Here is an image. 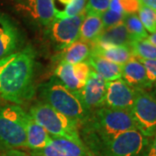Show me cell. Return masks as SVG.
<instances>
[{
  "instance_id": "cell-1",
  "label": "cell",
  "mask_w": 156,
  "mask_h": 156,
  "mask_svg": "<svg viewBox=\"0 0 156 156\" xmlns=\"http://www.w3.org/2000/svg\"><path fill=\"white\" fill-rule=\"evenodd\" d=\"M36 52L28 44L0 59V96L15 105L24 103L34 95Z\"/></svg>"
},
{
  "instance_id": "cell-2",
  "label": "cell",
  "mask_w": 156,
  "mask_h": 156,
  "mask_svg": "<svg viewBox=\"0 0 156 156\" xmlns=\"http://www.w3.org/2000/svg\"><path fill=\"white\" fill-rule=\"evenodd\" d=\"M149 140L134 129L102 139L84 137L83 143L92 155L146 156Z\"/></svg>"
},
{
  "instance_id": "cell-3",
  "label": "cell",
  "mask_w": 156,
  "mask_h": 156,
  "mask_svg": "<svg viewBox=\"0 0 156 156\" xmlns=\"http://www.w3.org/2000/svg\"><path fill=\"white\" fill-rule=\"evenodd\" d=\"M40 94L44 103L72 120L78 126H82L91 114L83 104L77 93L67 89L56 76L41 85Z\"/></svg>"
},
{
  "instance_id": "cell-4",
  "label": "cell",
  "mask_w": 156,
  "mask_h": 156,
  "mask_svg": "<svg viewBox=\"0 0 156 156\" xmlns=\"http://www.w3.org/2000/svg\"><path fill=\"white\" fill-rule=\"evenodd\" d=\"M83 137L108 138L129 130L137 129L130 112L101 107L91 112L82 125Z\"/></svg>"
},
{
  "instance_id": "cell-5",
  "label": "cell",
  "mask_w": 156,
  "mask_h": 156,
  "mask_svg": "<svg viewBox=\"0 0 156 156\" xmlns=\"http://www.w3.org/2000/svg\"><path fill=\"white\" fill-rule=\"evenodd\" d=\"M50 136L72 140L79 145L85 146L78 130V125L52 107L44 102H37L31 107L30 114Z\"/></svg>"
},
{
  "instance_id": "cell-6",
  "label": "cell",
  "mask_w": 156,
  "mask_h": 156,
  "mask_svg": "<svg viewBox=\"0 0 156 156\" xmlns=\"http://www.w3.org/2000/svg\"><path fill=\"white\" fill-rule=\"evenodd\" d=\"M26 115L18 105L0 108V145L9 149L27 147Z\"/></svg>"
},
{
  "instance_id": "cell-7",
  "label": "cell",
  "mask_w": 156,
  "mask_h": 156,
  "mask_svg": "<svg viewBox=\"0 0 156 156\" xmlns=\"http://www.w3.org/2000/svg\"><path fill=\"white\" fill-rule=\"evenodd\" d=\"M130 114L137 130L147 138L156 134V98L147 90H135Z\"/></svg>"
},
{
  "instance_id": "cell-8",
  "label": "cell",
  "mask_w": 156,
  "mask_h": 156,
  "mask_svg": "<svg viewBox=\"0 0 156 156\" xmlns=\"http://www.w3.org/2000/svg\"><path fill=\"white\" fill-rule=\"evenodd\" d=\"M86 17L83 11L76 17L57 18L50 24L51 37L61 48L64 49L79 39L82 23Z\"/></svg>"
},
{
  "instance_id": "cell-9",
  "label": "cell",
  "mask_w": 156,
  "mask_h": 156,
  "mask_svg": "<svg viewBox=\"0 0 156 156\" xmlns=\"http://www.w3.org/2000/svg\"><path fill=\"white\" fill-rule=\"evenodd\" d=\"M23 40L22 30L16 21L0 11V59L18 51Z\"/></svg>"
},
{
  "instance_id": "cell-10",
  "label": "cell",
  "mask_w": 156,
  "mask_h": 156,
  "mask_svg": "<svg viewBox=\"0 0 156 156\" xmlns=\"http://www.w3.org/2000/svg\"><path fill=\"white\" fill-rule=\"evenodd\" d=\"M135 90L129 87L122 78L107 82L104 107L118 110H131L134 104Z\"/></svg>"
},
{
  "instance_id": "cell-11",
  "label": "cell",
  "mask_w": 156,
  "mask_h": 156,
  "mask_svg": "<svg viewBox=\"0 0 156 156\" xmlns=\"http://www.w3.org/2000/svg\"><path fill=\"white\" fill-rule=\"evenodd\" d=\"M106 90V81L92 70L88 81L77 95L85 108L92 112L99 108L104 107Z\"/></svg>"
},
{
  "instance_id": "cell-12",
  "label": "cell",
  "mask_w": 156,
  "mask_h": 156,
  "mask_svg": "<svg viewBox=\"0 0 156 156\" xmlns=\"http://www.w3.org/2000/svg\"><path fill=\"white\" fill-rule=\"evenodd\" d=\"M17 8L33 21L46 27H50L56 16L53 0H17Z\"/></svg>"
},
{
  "instance_id": "cell-13",
  "label": "cell",
  "mask_w": 156,
  "mask_h": 156,
  "mask_svg": "<svg viewBox=\"0 0 156 156\" xmlns=\"http://www.w3.org/2000/svg\"><path fill=\"white\" fill-rule=\"evenodd\" d=\"M33 156H93L86 146L72 140L51 136L50 142L43 149L32 152Z\"/></svg>"
},
{
  "instance_id": "cell-14",
  "label": "cell",
  "mask_w": 156,
  "mask_h": 156,
  "mask_svg": "<svg viewBox=\"0 0 156 156\" xmlns=\"http://www.w3.org/2000/svg\"><path fill=\"white\" fill-rule=\"evenodd\" d=\"M121 78L134 90H147L153 87L143 64L134 57L122 65Z\"/></svg>"
},
{
  "instance_id": "cell-15",
  "label": "cell",
  "mask_w": 156,
  "mask_h": 156,
  "mask_svg": "<svg viewBox=\"0 0 156 156\" xmlns=\"http://www.w3.org/2000/svg\"><path fill=\"white\" fill-rule=\"evenodd\" d=\"M132 38L128 33L125 24L122 23L111 28L105 29L98 37L91 44V47L107 48L114 46L129 45Z\"/></svg>"
},
{
  "instance_id": "cell-16",
  "label": "cell",
  "mask_w": 156,
  "mask_h": 156,
  "mask_svg": "<svg viewBox=\"0 0 156 156\" xmlns=\"http://www.w3.org/2000/svg\"><path fill=\"white\" fill-rule=\"evenodd\" d=\"M25 131L27 139V148L37 151L43 149L51 140L49 133L37 123L29 114L25 118Z\"/></svg>"
},
{
  "instance_id": "cell-17",
  "label": "cell",
  "mask_w": 156,
  "mask_h": 156,
  "mask_svg": "<svg viewBox=\"0 0 156 156\" xmlns=\"http://www.w3.org/2000/svg\"><path fill=\"white\" fill-rule=\"evenodd\" d=\"M87 62L92 69L106 82H111L122 77V65L108 61L94 54H90Z\"/></svg>"
},
{
  "instance_id": "cell-18",
  "label": "cell",
  "mask_w": 156,
  "mask_h": 156,
  "mask_svg": "<svg viewBox=\"0 0 156 156\" xmlns=\"http://www.w3.org/2000/svg\"><path fill=\"white\" fill-rule=\"evenodd\" d=\"M91 54L99 56L108 61H110L120 65L125 64L134 57L129 45L114 46V47H107V48L91 47Z\"/></svg>"
},
{
  "instance_id": "cell-19",
  "label": "cell",
  "mask_w": 156,
  "mask_h": 156,
  "mask_svg": "<svg viewBox=\"0 0 156 156\" xmlns=\"http://www.w3.org/2000/svg\"><path fill=\"white\" fill-rule=\"evenodd\" d=\"M90 54L91 45L78 39L63 49L61 54V62L74 65L87 60Z\"/></svg>"
},
{
  "instance_id": "cell-20",
  "label": "cell",
  "mask_w": 156,
  "mask_h": 156,
  "mask_svg": "<svg viewBox=\"0 0 156 156\" xmlns=\"http://www.w3.org/2000/svg\"><path fill=\"white\" fill-rule=\"evenodd\" d=\"M104 30L101 16L88 14L82 23L79 40L91 44Z\"/></svg>"
},
{
  "instance_id": "cell-21",
  "label": "cell",
  "mask_w": 156,
  "mask_h": 156,
  "mask_svg": "<svg viewBox=\"0 0 156 156\" xmlns=\"http://www.w3.org/2000/svg\"><path fill=\"white\" fill-rule=\"evenodd\" d=\"M55 74H56V77L67 89L72 92L78 93L84 86L76 77L72 64L60 62V63L56 67Z\"/></svg>"
},
{
  "instance_id": "cell-22",
  "label": "cell",
  "mask_w": 156,
  "mask_h": 156,
  "mask_svg": "<svg viewBox=\"0 0 156 156\" xmlns=\"http://www.w3.org/2000/svg\"><path fill=\"white\" fill-rule=\"evenodd\" d=\"M133 56L141 60H154L156 59V47L147 39L132 40L129 44Z\"/></svg>"
},
{
  "instance_id": "cell-23",
  "label": "cell",
  "mask_w": 156,
  "mask_h": 156,
  "mask_svg": "<svg viewBox=\"0 0 156 156\" xmlns=\"http://www.w3.org/2000/svg\"><path fill=\"white\" fill-rule=\"evenodd\" d=\"M123 23L125 24L132 40L146 39L148 37V33L142 25L137 13L126 15Z\"/></svg>"
},
{
  "instance_id": "cell-24",
  "label": "cell",
  "mask_w": 156,
  "mask_h": 156,
  "mask_svg": "<svg viewBox=\"0 0 156 156\" xmlns=\"http://www.w3.org/2000/svg\"><path fill=\"white\" fill-rule=\"evenodd\" d=\"M141 3L140 0H110L109 10L124 15L136 14Z\"/></svg>"
},
{
  "instance_id": "cell-25",
  "label": "cell",
  "mask_w": 156,
  "mask_h": 156,
  "mask_svg": "<svg viewBox=\"0 0 156 156\" xmlns=\"http://www.w3.org/2000/svg\"><path fill=\"white\" fill-rule=\"evenodd\" d=\"M140 22L147 31L153 34L156 32V11L147 8L144 5H140L137 12Z\"/></svg>"
},
{
  "instance_id": "cell-26",
  "label": "cell",
  "mask_w": 156,
  "mask_h": 156,
  "mask_svg": "<svg viewBox=\"0 0 156 156\" xmlns=\"http://www.w3.org/2000/svg\"><path fill=\"white\" fill-rule=\"evenodd\" d=\"M88 0H72L65 9L62 11L56 10V16L57 18H65V17H76L83 13L85 10V6Z\"/></svg>"
},
{
  "instance_id": "cell-27",
  "label": "cell",
  "mask_w": 156,
  "mask_h": 156,
  "mask_svg": "<svg viewBox=\"0 0 156 156\" xmlns=\"http://www.w3.org/2000/svg\"><path fill=\"white\" fill-rule=\"evenodd\" d=\"M125 16L126 15L111 11L109 9L107 10L105 12H103L101 15V22H102V24H103L104 30L105 29L111 28V27H114L115 25H118V24L123 23Z\"/></svg>"
},
{
  "instance_id": "cell-28",
  "label": "cell",
  "mask_w": 156,
  "mask_h": 156,
  "mask_svg": "<svg viewBox=\"0 0 156 156\" xmlns=\"http://www.w3.org/2000/svg\"><path fill=\"white\" fill-rule=\"evenodd\" d=\"M110 0H88L85 6L86 15H98L101 16L103 12H105L109 8Z\"/></svg>"
},
{
  "instance_id": "cell-29",
  "label": "cell",
  "mask_w": 156,
  "mask_h": 156,
  "mask_svg": "<svg viewBox=\"0 0 156 156\" xmlns=\"http://www.w3.org/2000/svg\"><path fill=\"white\" fill-rule=\"evenodd\" d=\"M74 69V74L77 80L82 84H85L88 81L90 74L92 72V68L90 67L88 62H82L73 65Z\"/></svg>"
},
{
  "instance_id": "cell-30",
  "label": "cell",
  "mask_w": 156,
  "mask_h": 156,
  "mask_svg": "<svg viewBox=\"0 0 156 156\" xmlns=\"http://www.w3.org/2000/svg\"><path fill=\"white\" fill-rule=\"evenodd\" d=\"M145 68L147 76L151 84L154 86L156 83V59L154 60H141L138 59Z\"/></svg>"
},
{
  "instance_id": "cell-31",
  "label": "cell",
  "mask_w": 156,
  "mask_h": 156,
  "mask_svg": "<svg viewBox=\"0 0 156 156\" xmlns=\"http://www.w3.org/2000/svg\"><path fill=\"white\" fill-rule=\"evenodd\" d=\"M146 156H156V134L150 138Z\"/></svg>"
},
{
  "instance_id": "cell-32",
  "label": "cell",
  "mask_w": 156,
  "mask_h": 156,
  "mask_svg": "<svg viewBox=\"0 0 156 156\" xmlns=\"http://www.w3.org/2000/svg\"><path fill=\"white\" fill-rule=\"evenodd\" d=\"M142 5L156 11V0H140Z\"/></svg>"
},
{
  "instance_id": "cell-33",
  "label": "cell",
  "mask_w": 156,
  "mask_h": 156,
  "mask_svg": "<svg viewBox=\"0 0 156 156\" xmlns=\"http://www.w3.org/2000/svg\"><path fill=\"white\" fill-rule=\"evenodd\" d=\"M147 39L152 44L154 45L156 47V32L155 33L151 34V35H148V37H147Z\"/></svg>"
},
{
  "instance_id": "cell-34",
  "label": "cell",
  "mask_w": 156,
  "mask_h": 156,
  "mask_svg": "<svg viewBox=\"0 0 156 156\" xmlns=\"http://www.w3.org/2000/svg\"><path fill=\"white\" fill-rule=\"evenodd\" d=\"M56 0H53V2H55ZM59 3H61V4H62V5H68L72 0H57Z\"/></svg>"
},
{
  "instance_id": "cell-35",
  "label": "cell",
  "mask_w": 156,
  "mask_h": 156,
  "mask_svg": "<svg viewBox=\"0 0 156 156\" xmlns=\"http://www.w3.org/2000/svg\"><path fill=\"white\" fill-rule=\"evenodd\" d=\"M152 88H153V91H152V92H150V93L156 98V83L154 84V85Z\"/></svg>"
}]
</instances>
